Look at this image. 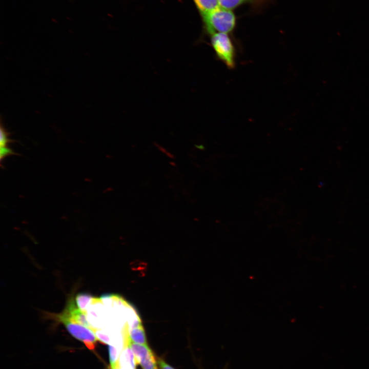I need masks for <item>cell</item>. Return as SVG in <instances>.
I'll return each mask as SVG.
<instances>
[{"label":"cell","mask_w":369,"mask_h":369,"mask_svg":"<svg viewBox=\"0 0 369 369\" xmlns=\"http://www.w3.org/2000/svg\"><path fill=\"white\" fill-rule=\"evenodd\" d=\"M15 154V153H14L11 149L8 148L7 147H1L0 158L1 161L3 159V158L9 155Z\"/></svg>","instance_id":"cell-13"},{"label":"cell","mask_w":369,"mask_h":369,"mask_svg":"<svg viewBox=\"0 0 369 369\" xmlns=\"http://www.w3.org/2000/svg\"><path fill=\"white\" fill-rule=\"evenodd\" d=\"M96 335L98 338V341H100L101 343H109V338L108 335L105 334L104 333L100 331H99L98 329L96 331Z\"/></svg>","instance_id":"cell-14"},{"label":"cell","mask_w":369,"mask_h":369,"mask_svg":"<svg viewBox=\"0 0 369 369\" xmlns=\"http://www.w3.org/2000/svg\"><path fill=\"white\" fill-rule=\"evenodd\" d=\"M200 15L219 7L218 0H193Z\"/></svg>","instance_id":"cell-7"},{"label":"cell","mask_w":369,"mask_h":369,"mask_svg":"<svg viewBox=\"0 0 369 369\" xmlns=\"http://www.w3.org/2000/svg\"><path fill=\"white\" fill-rule=\"evenodd\" d=\"M264 0H218L219 7L233 10L234 9L245 4H258L262 3Z\"/></svg>","instance_id":"cell-6"},{"label":"cell","mask_w":369,"mask_h":369,"mask_svg":"<svg viewBox=\"0 0 369 369\" xmlns=\"http://www.w3.org/2000/svg\"><path fill=\"white\" fill-rule=\"evenodd\" d=\"M130 346L134 353L137 365L139 364L141 359L154 355L147 344H138L131 341Z\"/></svg>","instance_id":"cell-5"},{"label":"cell","mask_w":369,"mask_h":369,"mask_svg":"<svg viewBox=\"0 0 369 369\" xmlns=\"http://www.w3.org/2000/svg\"><path fill=\"white\" fill-rule=\"evenodd\" d=\"M11 141L12 140L8 138V133L4 130V129L2 127H1L0 138L1 147L6 146L7 144Z\"/></svg>","instance_id":"cell-12"},{"label":"cell","mask_w":369,"mask_h":369,"mask_svg":"<svg viewBox=\"0 0 369 369\" xmlns=\"http://www.w3.org/2000/svg\"><path fill=\"white\" fill-rule=\"evenodd\" d=\"M60 322L73 337L83 342L88 348L94 350L98 341L96 335V330L67 320H61Z\"/></svg>","instance_id":"cell-3"},{"label":"cell","mask_w":369,"mask_h":369,"mask_svg":"<svg viewBox=\"0 0 369 369\" xmlns=\"http://www.w3.org/2000/svg\"><path fill=\"white\" fill-rule=\"evenodd\" d=\"M94 297L88 293H80L76 295L75 301L78 308L84 313H87V310Z\"/></svg>","instance_id":"cell-9"},{"label":"cell","mask_w":369,"mask_h":369,"mask_svg":"<svg viewBox=\"0 0 369 369\" xmlns=\"http://www.w3.org/2000/svg\"><path fill=\"white\" fill-rule=\"evenodd\" d=\"M123 347L118 360L117 369H136L134 353L130 346L129 326L126 324L122 329Z\"/></svg>","instance_id":"cell-4"},{"label":"cell","mask_w":369,"mask_h":369,"mask_svg":"<svg viewBox=\"0 0 369 369\" xmlns=\"http://www.w3.org/2000/svg\"><path fill=\"white\" fill-rule=\"evenodd\" d=\"M211 44L217 58L230 69L236 65V50L228 33H216L211 35Z\"/></svg>","instance_id":"cell-2"},{"label":"cell","mask_w":369,"mask_h":369,"mask_svg":"<svg viewBox=\"0 0 369 369\" xmlns=\"http://www.w3.org/2000/svg\"><path fill=\"white\" fill-rule=\"evenodd\" d=\"M205 31L211 35L216 33H230L236 25V17L233 10L219 7L200 15Z\"/></svg>","instance_id":"cell-1"},{"label":"cell","mask_w":369,"mask_h":369,"mask_svg":"<svg viewBox=\"0 0 369 369\" xmlns=\"http://www.w3.org/2000/svg\"><path fill=\"white\" fill-rule=\"evenodd\" d=\"M139 364L143 369H158L154 355L141 359Z\"/></svg>","instance_id":"cell-10"},{"label":"cell","mask_w":369,"mask_h":369,"mask_svg":"<svg viewBox=\"0 0 369 369\" xmlns=\"http://www.w3.org/2000/svg\"><path fill=\"white\" fill-rule=\"evenodd\" d=\"M111 369H117L118 360L116 348L111 345L108 347Z\"/></svg>","instance_id":"cell-11"},{"label":"cell","mask_w":369,"mask_h":369,"mask_svg":"<svg viewBox=\"0 0 369 369\" xmlns=\"http://www.w3.org/2000/svg\"><path fill=\"white\" fill-rule=\"evenodd\" d=\"M129 334L132 342L141 344H147L146 336L142 324L131 328L129 331Z\"/></svg>","instance_id":"cell-8"},{"label":"cell","mask_w":369,"mask_h":369,"mask_svg":"<svg viewBox=\"0 0 369 369\" xmlns=\"http://www.w3.org/2000/svg\"><path fill=\"white\" fill-rule=\"evenodd\" d=\"M157 363L160 369H174L165 362L162 359L159 358L157 359Z\"/></svg>","instance_id":"cell-15"}]
</instances>
